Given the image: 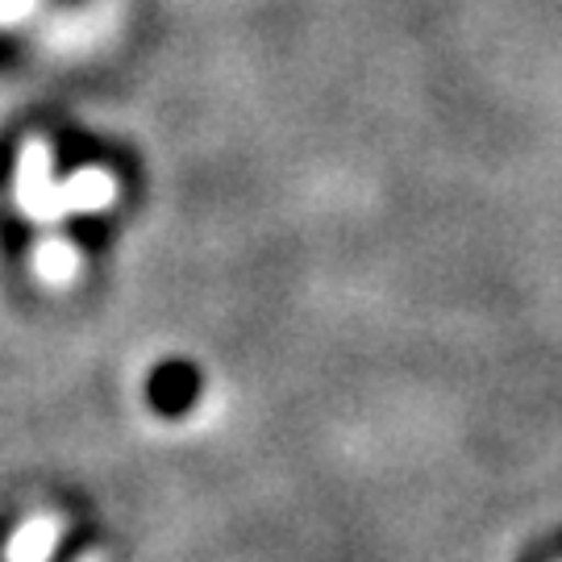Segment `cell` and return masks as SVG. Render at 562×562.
I'll return each instance as SVG.
<instances>
[{"mask_svg": "<svg viewBox=\"0 0 562 562\" xmlns=\"http://www.w3.org/2000/svg\"><path fill=\"white\" fill-rule=\"evenodd\" d=\"M63 525L55 517H34V521H25L13 533V542H9V562H46L50 559V550L59 542Z\"/></svg>", "mask_w": 562, "mask_h": 562, "instance_id": "obj_1", "label": "cell"}, {"mask_svg": "<svg viewBox=\"0 0 562 562\" xmlns=\"http://www.w3.org/2000/svg\"><path fill=\"white\" fill-rule=\"evenodd\" d=\"M83 562H101V559H83Z\"/></svg>", "mask_w": 562, "mask_h": 562, "instance_id": "obj_2", "label": "cell"}]
</instances>
